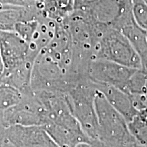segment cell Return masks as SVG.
I'll return each instance as SVG.
<instances>
[{"mask_svg":"<svg viewBox=\"0 0 147 147\" xmlns=\"http://www.w3.org/2000/svg\"><path fill=\"white\" fill-rule=\"evenodd\" d=\"M95 106L98 119L99 147H131L136 142L126 119L108 103L97 89Z\"/></svg>","mask_w":147,"mask_h":147,"instance_id":"obj_1","label":"cell"},{"mask_svg":"<svg viewBox=\"0 0 147 147\" xmlns=\"http://www.w3.org/2000/svg\"><path fill=\"white\" fill-rule=\"evenodd\" d=\"M97 89L88 78L76 82L65 93L72 114L92 143L96 144L100 129L95 106Z\"/></svg>","mask_w":147,"mask_h":147,"instance_id":"obj_2","label":"cell"},{"mask_svg":"<svg viewBox=\"0 0 147 147\" xmlns=\"http://www.w3.org/2000/svg\"><path fill=\"white\" fill-rule=\"evenodd\" d=\"M75 84L61 66L42 49L33 65L31 79L33 91L65 93Z\"/></svg>","mask_w":147,"mask_h":147,"instance_id":"obj_3","label":"cell"},{"mask_svg":"<svg viewBox=\"0 0 147 147\" xmlns=\"http://www.w3.org/2000/svg\"><path fill=\"white\" fill-rule=\"evenodd\" d=\"M95 59L109 61L133 69H142L138 55L127 38L115 29L101 30Z\"/></svg>","mask_w":147,"mask_h":147,"instance_id":"obj_4","label":"cell"},{"mask_svg":"<svg viewBox=\"0 0 147 147\" xmlns=\"http://www.w3.org/2000/svg\"><path fill=\"white\" fill-rule=\"evenodd\" d=\"M79 12L100 30L115 29L121 31L134 21L131 0H98L87 10Z\"/></svg>","mask_w":147,"mask_h":147,"instance_id":"obj_5","label":"cell"},{"mask_svg":"<svg viewBox=\"0 0 147 147\" xmlns=\"http://www.w3.org/2000/svg\"><path fill=\"white\" fill-rule=\"evenodd\" d=\"M8 127L11 125H40L47 122V110L45 104L34 91L25 95L17 105L3 112Z\"/></svg>","mask_w":147,"mask_h":147,"instance_id":"obj_6","label":"cell"},{"mask_svg":"<svg viewBox=\"0 0 147 147\" xmlns=\"http://www.w3.org/2000/svg\"><path fill=\"white\" fill-rule=\"evenodd\" d=\"M136 69L109 61L95 59L89 64L87 77L96 84L112 86L125 92L129 79Z\"/></svg>","mask_w":147,"mask_h":147,"instance_id":"obj_7","label":"cell"},{"mask_svg":"<svg viewBox=\"0 0 147 147\" xmlns=\"http://www.w3.org/2000/svg\"><path fill=\"white\" fill-rule=\"evenodd\" d=\"M0 53L4 74L21 65L29 58V43L14 31L0 30Z\"/></svg>","mask_w":147,"mask_h":147,"instance_id":"obj_8","label":"cell"},{"mask_svg":"<svg viewBox=\"0 0 147 147\" xmlns=\"http://www.w3.org/2000/svg\"><path fill=\"white\" fill-rule=\"evenodd\" d=\"M5 140L16 147H59L40 125L9 126Z\"/></svg>","mask_w":147,"mask_h":147,"instance_id":"obj_9","label":"cell"},{"mask_svg":"<svg viewBox=\"0 0 147 147\" xmlns=\"http://www.w3.org/2000/svg\"><path fill=\"white\" fill-rule=\"evenodd\" d=\"M44 50L61 66L69 76L72 59V42L68 29L63 22L57 23L54 37Z\"/></svg>","mask_w":147,"mask_h":147,"instance_id":"obj_10","label":"cell"},{"mask_svg":"<svg viewBox=\"0 0 147 147\" xmlns=\"http://www.w3.org/2000/svg\"><path fill=\"white\" fill-rule=\"evenodd\" d=\"M95 84L96 89L104 95L108 103L126 119L127 123L131 121L138 110L134 106L130 95L115 87Z\"/></svg>","mask_w":147,"mask_h":147,"instance_id":"obj_11","label":"cell"},{"mask_svg":"<svg viewBox=\"0 0 147 147\" xmlns=\"http://www.w3.org/2000/svg\"><path fill=\"white\" fill-rule=\"evenodd\" d=\"M138 55L142 67L147 71V32L140 27L135 21L121 29Z\"/></svg>","mask_w":147,"mask_h":147,"instance_id":"obj_12","label":"cell"},{"mask_svg":"<svg viewBox=\"0 0 147 147\" xmlns=\"http://www.w3.org/2000/svg\"><path fill=\"white\" fill-rule=\"evenodd\" d=\"M75 0H42V14L57 23H61L74 13Z\"/></svg>","mask_w":147,"mask_h":147,"instance_id":"obj_13","label":"cell"},{"mask_svg":"<svg viewBox=\"0 0 147 147\" xmlns=\"http://www.w3.org/2000/svg\"><path fill=\"white\" fill-rule=\"evenodd\" d=\"M128 127L137 142L147 145V108L139 110Z\"/></svg>","mask_w":147,"mask_h":147,"instance_id":"obj_14","label":"cell"},{"mask_svg":"<svg viewBox=\"0 0 147 147\" xmlns=\"http://www.w3.org/2000/svg\"><path fill=\"white\" fill-rule=\"evenodd\" d=\"M25 95L10 84L0 83V111H5L17 105Z\"/></svg>","mask_w":147,"mask_h":147,"instance_id":"obj_15","label":"cell"},{"mask_svg":"<svg viewBox=\"0 0 147 147\" xmlns=\"http://www.w3.org/2000/svg\"><path fill=\"white\" fill-rule=\"evenodd\" d=\"M125 93L129 95L146 94L147 71L136 69L129 79Z\"/></svg>","mask_w":147,"mask_h":147,"instance_id":"obj_16","label":"cell"},{"mask_svg":"<svg viewBox=\"0 0 147 147\" xmlns=\"http://www.w3.org/2000/svg\"><path fill=\"white\" fill-rule=\"evenodd\" d=\"M131 13L135 23L147 32V3L144 0H131Z\"/></svg>","mask_w":147,"mask_h":147,"instance_id":"obj_17","label":"cell"},{"mask_svg":"<svg viewBox=\"0 0 147 147\" xmlns=\"http://www.w3.org/2000/svg\"><path fill=\"white\" fill-rule=\"evenodd\" d=\"M38 25V19L32 21H23L18 22L14 27V32L23 40L29 43L32 39Z\"/></svg>","mask_w":147,"mask_h":147,"instance_id":"obj_18","label":"cell"},{"mask_svg":"<svg viewBox=\"0 0 147 147\" xmlns=\"http://www.w3.org/2000/svg\"><path fill=\"white\" fill-rule=\"evenodd\" d=\"M98 0H75V10L84 12L89 9Z\"/></svg>","mask_w":147,"mask_h":147,"instance_id":"obj_19","label":"cell"},{"mask_svg":"<svg viewBox=\"0 0 147 147\" xmlns=\"http://www.w3.org/2000/svg\"><path fill=\"white\" fill-rule=\"evenodd\" d=\"M74 147H99V146L95 144H94V143L84 142L79 143V144L76 145Z\"/></svg>","mask_w":147,"mask_h":147,"instance_id":"obj_20","label":"cell"},{"mask_svg":"<svg viewBox=\"0 0 147 147\" xmlns=\"http://www.w3.org/2000/svg\"><path fill=\"white\" fill-rule=\"evenodd\" d=\"M3 70H4V68H3V64L2 61V59H1V53H0V77L2 76Z\"/></svg>","mask_w":147,"mask_h":147,"instance_id":"obj_21","label":"cell"},{"mask_svg":"<svg viewBox=\"0 0 147 147\" xmlns=\"http://www.w3.org/2000/svg\"><path fill=\"white\" fill-rule=\"evenodd\" d=\"M1 147H16V146H14L13 144H11V143L9 142L8 141L4 140V141H3V142L2 146Z\"/></svg>","mask_w":147,"mask_h":147,"instance_id":"obj_22","label":"cell"},{"mask_svg":"<svg viewBox=\"0 0 147 147\" xmlns=\"http://www.w3.org/2000/svg\"><path fill=\"white\" fill-rule=\"evenodd\" d=\"M131 147H147V145L141 144V143H140L138 142H136Z\"/></svg>","mask_w":147,"mask_h":147,"instance_id":"obj_23","label":"cell"},{"mask_svg":"<svg viewBox=\"0 0 147 147\" xmlns=\"http://www.w3.org/2000/svg\"><path fill=\"white\" fill-rule=\"evenodd\" d=\"M144 1H146V3H147V0H144Z\"/></svg>","mask_w":147,"mask_h":147,"instance_id":"obj_24","label":"cell"}]
</instances>
